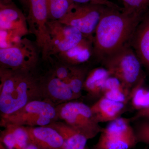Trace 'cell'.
I'll list each match as a JSON object with an SVG mask.
<instances>
[{"label": "cell", "instance_id": "9c48e42d", "mask_svg": "<svg viewBox=\"0 0 149 149\" xmlns=\"http://www.w3.org/2000/svg\"><path fill=\"white\" fill-rule=\"evenodd\" d=\"M47 25L51 39L47 60L52 56L73 48L85 37L76 28L58 21L49 20Z\"/></svg>", "mask_w": 149, "mask_h": 149}, {"label": "cell", "instance_id": "e0dca14e", "mask_svg": "<svg viewBox=\"0 0 149 149\" xmlns=\"http://www.w3.org/2000/svg\"><path fill=\"white\" fill-rule=\"evenodd\" d=\"M47 126L55 129L62 137L63 144L61 149H86L88 139L65 123L56 120Z\"/></svg>", "mask_w": 149, "mask_h": 149}, {"label": "cell", "instance_id": "7c38bea8", "mask_svg": "<svg viewBox=\"0 0 149 149\" xmlns=\"http://www.w3.org/2000/svg\"><path fill=\"white\" fill-rule=\"evenodd\" d=\"M0 29L15 30L24 35L29 33L26 17L13 2H0Z\"/></svg>", "mask_w": 149, "mask_h": 149}, {"label": "cell", "instance_id": "cb8c5ba5", "mask_svg": "<svg viewBox=\"0 0 149 149\" xmlns=\"http://www.w3.org/2000/svg\"><path fill=\"white\" fill-rule=\"evenodd\" d=\"M24 36V34L15 30L0 29V49L17 45Z\"/></svg>", "mask_w": 149, "mask_h": 149}, {"label": "cell", "instance_id": "8992f818", "mask_svg": "<svg viewBox=\"0 0 149 149\" xmlns=\"http://www.w3.org/2000/svg\"><path fill=\"white\" fill-rule=\"evenodd\" d=\"M41 51L36 42L23 38L17 45L0 49V67L26 72H36Z\"/></svg>", "mask_w": 149, "mask_h": 149}, {"label": "cell", "instance_id": "ffe728a7", "mask_svg": "<svg viewBox=\"0 0 149 149\" xmlns=\"http://www.w3.org/2000/svg\"><path fill=\"white\" fill-rule=\"evenodd\" d=\"M49 20H59L68 13L75 3L72 0H47Z\"/></svg>", "mask_w": 149, "mask_h": 149}, {"label": "cell", "instance_id": "ba28073f", "mask_svg": "<svg viewBox=\"0 0 149 149\" xmlns=\"http://www.w3.org/2000/svg\"><path fill=\"white\" fill-rule=\"evenodd\" d=\"M106 7L92 4L75 3L72 9L58 21L76 28L84 37L93 40L96 28Z\"/></svg>", "mask_w": 149, "mask_h": 149}, {"label": "cell", "instance_id": "44dd1931", "mask_svg": "<svg viewBox=\"0 0 149 149\" xmlns=\"http://www.w3.org/2000/svg\"><path fill=\"white\" fill-rule=\"evenodd\" d=\"M145 79L133 88L130 93V102L133 109L137 111L149 107V89L144 87Z\"/></svg>", "mask_w": 149, "mask_h": 149}, {"label": "cell", "instance_id": "30bf717a", "mask_svg": "<svg viewBox=\"0 0 149 149\" xmlns=\"http://www.w3.org/2000/svg\"><path fill=\"white\" fill-rule=\"evenodd\" d=\"M39 75L44 100L56 106L77 99L69 84L56 77L50 69Z\"/></svg>", "mask_w": 149, "mask_h": 149}, {"label": "cell", "instance_id": "484cf974", "mask_svg": "<svg viewBox=\"0 0 149 149\" xmlns=\"http://www.w3.org/2000/svg\"><path fill=\"white\" fill-rule=\"evenodd\" d=\"M139 122L134 128L138 143L149 145V118Z\"/></svg>", "mask_w": 149, "mask_h": 149}, {"label": "cell", "instance_id": "603a6c76", "mask_svg": "<svg viewBox=\"0 0 149 149\" xmlns=\"http://www.w3.org/2000/svg\"><path fill=\"white\" fill-rule=\"evenodd\" d=\"M122 11L130 15L143 16L149 10V0H121Z\"/></svg>", "mask_w": 149, "mask_h": 149}, {"label": "cell", "instance_id": "4fadbf2b", "mask_svg": "<svg viewBox=\"0 0 149 149\" xmlns=\"http://www.w3.org/2000/svg\"><path fill=\"white\" fill-rule=\"evenodd\" d=\"M25 127L31 143L43 149H61L63 139L55 129L47 125Z\"/></svg>", "mask_w": 149, "mask_h": 149}, {"label": "cell", "instance_id": "d4e9b609", "mask_svg": "<svg viewBox=\"0 0 149 149\" xmlns=\"http://www.w3.org/2000/svg\"><path fill=\"white\" fill-rule=\"evenodd\" d=\"M58 61L54 62L50 69L56 77L68 84V80L71 74L72 66Z\"/></svg>", "mask_w": 149, "mask_h": 149}, {"label": "cell", "instance_id": "ac0fdd59", "mask_svg": "<svg viewBox=\"0 0 149 149\" xmlns=\"http://www.w3.org/2000/svg\"><path fill=\"white\" fill-rule=\"evenodd\" d=\"M109 72L104 67H97L88 72L83 90L91 98H100L102 97V91L107 79L110 76Z\"/></svg>", "mask_w": 149, "mask_h": 149}, {"label": "cell", "instance_id": "4316f807", "mask_svg": "<svg viewBox=\"0 0 149 149\" xmlns=\"http://www.w3.org/2000/svg\"><path fill=\"white\" fill-rule=\"evenodd\" d=\"M72 1L76 4H92L99 5L105 6L108 7L112 8L122 10V7H120L115 3L109 0H72Z\"/></svg>", "mask_w": 149, "mask_h": 149}, {"label": "cell", "instance_id": "83f0119b", "mask_svg": "<svg viewBox=\"0 0 149 149\" xmlns=\"http://www.w3.org/2000/svg\"><path fill=\"white\" fill-rule=\"evenodd\" d=\"M143 118H149V107L137 111L136 114L130 118V120L131 122H133Z\"/></svg>", "mask_w": 149, "mask_h": 149}, {"label": "cell", "instance_id": "d6986e66", "mask_svg": "<svg viewBox=\"0 0 149 149\" xmlns=\"http://www.w3.org/2000/svg\"><path fill=\"white\" fill-rule=\"evenodd\" d=\"M131 91L125 88L120 81L109 76L104 84L102 96L118 102L128 104L130 102Z\"/></svg>", "mask_w": 149, "mask_h": 149}, {"label": "cell", "instance_id": "2e32d148", "mask_svg": "<svg viewBox=\"0 0 149 149\" xmlns=\"http://www.w3.org/2000/svg\"><path fill=\"white\" fill-rule=\"evenodd\" d=\"M1 132L0 143L6 149H24L30 143L25 126L8 124Z\"/></svg>", "mask_w": 149, "mask_h": 149}, {"label": "cell", "instance_id": "5b68a950", "mask_svg": "<svg viewBox=\"0 0 149 149\" xmlns=\"http://www.w3.org/2000/svg\"><path fill=\"white\" fill-rule=\"evenodd\" d=\"M58 120L69 125L88 140L100 133L104 128L93 115L91 107L82 102L69 101L56 106Z\"/></svg>", "mask_w": 149, "mask_h": 149}, {"label": "cell", "instance_id": "52a82bcc", "mask_svg": "<svg viewBox=\"0 0 149 149\" xmlns=\"http://www.w3.org/2000/svg\"><path fill=\"white\" fill-rule=\"evenodd\" d=\"M100 133L94 149H131L138 143L130 118L120 117L109 122Z\"/></svg>", "mask_w": 149, "mask_h": 149}, {"label": "cell", "instance_id": "9a60e30c", "mask_svg": "<svg viewBox=\"0 0 149 149\" xmlns=\"http://www.w3.org/2000/svg\"><path fill=\"white\" fill-rule=\"evenodd\" d=\"M93 40L85 37L77 45L55 56L58 61L77 66L89 61L93 57Z\"/></svg>", "mask_w": 149, "mask_h": 149}, {"label": "cell", "instance_id": "4dcf8cb0", "mask_svg": "<svg viewBox=\"0 0 149 149\" xmlns=\"http://www.w3.org/2000/svg\"><path fill=\"white\" fill-rule=\"evenodd\" d=\"M118 1H120V0H118Z\"/></svg>", "mask_w": 149, "mask_h": 149}, {"label": "cell", "instance_id": "3957f363", "mask_svg": "<svg viewBox=\"0 0 149 149\" xmlns=\"http://www.w3.org/2000/svg\"><path fill=\"white\" fill-rule=\"evenodd\" d=\"M101 63L111 76L117 78L130 91L141 80L146 79L143 65L130 45L123 48Z\"/></svg>", "mask_w": 149, "mask_h": 149}, {"label": "cell", "instance_id": "6da1fadb", "mask_svg": "<svg viewBox=\"0 0 149 149\" xmlns=\"http://www.w3.org/2000/svg\"><path fill=\"white\" fill-rule=\"evenodd\" d=\"M143 16L130 15L120 10L107 7L94 35L93 57L101 62L123 48L130 45Z\"/></svg>", "mask_w": 149, "mask_h": 149}, {"label": "cell", "instance_id": "f546056e", "mask_svg": "<svg viewBox=\"0 0 149 149\" xmlns=\"http://www.w3.org/2000/svg\"><path fill=\"white\" fill-rule=\"evenodd\" d=\"M0 2H1L5 3H8L13 2V0H0Z\"/></svg>", "mask_w": 149, "mask_h": 149}, {"label": "cell", "instance_id": "5bb4252c", "mask_svg": "<svg viewBox=\"0 0 149 149\" xmlns=\"http://www.w3.org/2000/svg\"><path fill=\"white\" fill-rule=\"evenodd\" d=\"M127 105L102 96L91 108L96 120L100 123L110 122L121 117L127 109Z\"/></svg>", "mask_w": 149, "mask_h": 149}, {"label": "cell", "instance_id": "8fae6325", "mask_svg": "<svg viewBox=\"0 0 149 149\" xmlns=\"http://www.w3.org/2000/svg\"><path fill=\"white\" fill-rule=\"evenodd\" d=\"M130 46L143 66L149 72V10L143 16L136 27Z\"/></svg>", "mask_w": 149, "mask_h": 149}, {"label": "cell", "instance_id": "7402d4cb", "mask_svg": "<svg viewBox=\"0 0 149 149\" xmlns=\"http://www.w3.org/2000/svg\"><path fill=\"white\" fill-rule=\"evenodd\" d=\"M89 72L87 68L77 65L72 66L68 84L77 99L82 96L83 85Z\"/></svg>", "mask_w": 149, "mask_h": 149}, {"label": "cell", "instance_id": "7a4b0ae2", "mask_svg": "<svg viewBox=\"0 0 149 149\" xmlns=\"http://www.w3.org/2000/svg\"><path fill=\"white\" fill-rule=\"evenodd\" d=\"M1 116L13 113L29 102L44 100L37 72L0 67Z\"/></svg>", "mask_w": 149, "mask_h": 149}, {"label": "cell", "instance_id": "f1b7e54d", "mask_svg": "<svg viewBox=\"0 0 149 149\" xmlns=\"http://www.w3.org/2000/svg\"><path fill=\"white\" fill-rule=\"evenodd\" d=\"M24 149H43L41 148L40 147L37 146L36 145H34V144L31 143H30V144L28 145V146Z\"/></svg>", "mask_w": 149, "mask_h": 149}, {"label": "cell", "instance_id": "277c9868", "mask_svg": "<svg viewBox=\"0 0 149 149\" xmlns=\"http://www.w3.org/2000/svg\"><path fill=\"white\" fill-rule=\"evenodd\" d=\"M1 117L0 125L2 127L8 124L25 127L47 126L58 120L55 105L45 100L29 102L13 113Z\"/></svg>", "mask_w": 149, "mask_h": 149}]
</instances>
